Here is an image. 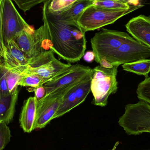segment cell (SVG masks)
Here are the masks:
<instances>
[{
	"instance_id": "6da1fadb",
	"label": "cell",
	"mask_w": 150,
	"mask_h": 150,
	"mask_svg": "<svg viewBox=\"0 0 150 150\" xmlns=\"http://www.w3.org/2000/svg\"><path fill=\"white\" fill-rule=\"evenodd\" d=\"M50 1L45 3L43 14L46 18L51 37V49L68 62L79 61L86 49L85 33L78 24L59 21L47 12Z\"/></svg>"
},
{
	"instance_id": "7a4b0ae2",
	"label": "cell",
	"mask_w": 150,
	"mask_h": 150,
	"mask_svg": "<svg viewBox=\"0 0 150 150\" xmlns=\"http://www.w3.org/2000/svg\"><path fill=\"white\" fill-rule=\"evenodd\" d=\"M44 24L37 30H23L15 41L29 59L51 50L52 43L46 18L43 14Z\"/></svg>"
},
{
	"instance_id": "3957f363",
	"label": "cell",
	"mask_w": 150,
	"mask_h": 150,
	"mask_svg": "<svg viewBox=\"0 0 150 150\" xmlns=\"http://www.w3.org/2000/svg\"><path fill=\"white\" fill-rule=\"evenodd\" d=\"M143 5H136L127 9L114 10L90 6L83 12L77 23L84 32L94 30L113 23L119 18L129 14Z\"/></svg>"
},
{
	"instance_id": "277c9868",
	"label": "cell",
	"mask_w": 150,
	"mask_h": 150,
	"mask_svg": "<svg viewBox=\"0 0 150 150\" xmlns=\"http://www.w3.org/2000/svg\"><path fill=\"white\" fill-rule=\"evenodd\" d=\"M118 67L116 66L112 69H106L98 66L93 69L91 83V91L94 97L92 102L93 105L105 106L109 96L117 92Z\"/></svg>"
},
{
	"instance_id": "5b68a950",
	"label": "cell",
	"mask_w": 150,
	"mask_h": 150,
	"mask_svg": "<svg viewBox=\"0 0 150 150\" xmlns=\"http://www.w3.org/2000/svg\"><path fill=\"white\" fill-rule=\"evenodd\" d=\"M118 122L129 135L150 133V104L142 100L136 104H128Z\"/></svg>"
},
{
	"instance_id": "8992f818",
	"label": "cell",
	"mask_w": 150,
	"mask_h": 150,
	"mask_svg": "<svg viewBox=\"0 0 150 150\" xmlns=\"http://www.w3.org/2000/svg\"><path fill=\"white\" fill-rule=\"evenodd\" d=\"M28 65L23 74L37 75L48 82L68 70L72 66L70 63L66 64L57 59L52 49L29 59Z\"/></svg>"
},
{
	"instance_id": "52a82bcc",
	"label": "cell",
	"mask_w": 150,
	"mask_h": 150,
	"mask_svg": "<svg viewBox=\"0 0 150 150\" xmlns=\"http://www.w3.org/2000/svg\"><path fill=\"white\" fill-rule=\"evenodd\" d=\"M81 80L57 89L37 102L34 129L44 128L53 120L54 116L62 103L65 95Z\"/></svg>"
},
{
	"instance_id": "ba28073f",
	"label": "cell",
	"mask_w": 150,
	"mask_h": 150,
	"mask_svg": "<svg viewBox=\"0 0 150 150\" xmlns=\"http://www.w3.org/2000/svg\"><path fill=\"white\" fill-rule=\"evenodd\" d=\"M130 37L124 32L102 29L91 40L95 61L99 63L102 59H106Z\"/></svg>"
},
{
	"instance_id": "9c48e42d",
	"label": "cell",
	"mask_w": 150,
	"mask_h": 150,
	"mask_svg": "<svg viewBox=\"0 0 150 150\" xmlns=\"http://www.w3.org/2000/svg\"><path fill=\"white\" fill-rule=\"evenodd\" d=\"M33 29L22 17L12 0H4L2 16V32L4 46L8 41L15 40L18 34L23 30Z\"/></svg>"
},
{
	"instance_id": "30bf717a",
	"label": "cell",
	"mask_w": 150,
	"mask_h": 150,
	"mask_svg": "<svg viewBox=\"0 0 150 150\" xmlns=\"http://www.w3.org/2000/svg\"><path fill=\"white\" fill-rule=\"evenodd\" d=\"M93 70V69L83 65H72L68 70L43 85L46 90V95L57 89L81 80Z\"/></svg>"
},
{
	"instance_id": "8fae6325",
	"label": "cell",
	"mask_w": 150,
	"mask_h": 150,
	"mask_svg": "<svg viewBox=\"0 0 150 150\" xmlns=\"http://www.w3.org/2000/svg\"><path fill=\"white\" fill-rule=\"evenodd\" d=\"M3 58L5 66L10 71L23 74L29 67L26 58L15 40L8 41L5 46Z\"/></svg>"
},
{
	"instance_id": "7c38bea8",
	"label": "cell",
	"mask_w": 150,
	"mask_h": 150,
	"mask_svg": "<svg viewBox=\"0 0 150 150\" xmlns=\"http://www.w3.org/2000/svg\"><path fill=\"white\" fill-rule=\"evenodd\" d=\"M126 28L133 38L150 48V16L141 15L132 18Z\"/></svg>"
},
{
	"instance_id": "4fadbf2b",
	"label": "cell",
	"mask_w": 150,
	"mask_h": 150,
	"mask_svg": "<svg viewBox=\"0 0 150 150\" xmlns=\"http://www.w3.org/2000/svg\"><path fill=\"white\" fill-rule=\"evenodd\" d=\"M36 101L34 97H30L25 101L19 118L20 127L25 133L34 130L36 115Z\"/></svg>"
},
{
	"instance_id": "5bb4252c",
	"label": "cell",
	"mask_w": 150,
	"mask_h": 150,
	"mask_svg": "<svg viewBox=\"0 0 150 150\" xmlns=\"http://www.w3.org/2000/svg\"><path fill=\"white\" fill-rule=\"evenodd\" d=\"M95 1V0H78L67 10L58 15H52L59 21L78 24V20L84 11L88 7L94 5Z\"/></svg>"
},
{
	"instance_id": "9a60e30c",
	"label": "cell",
	"mask_w": 150,
	"mask_h": 150,
	"mask_svg": "<svg viewBox=\"0 0 150 150\" xmlns=\"http://www.w3.org/2000/svg\"><path fill=\"white\" fill-rule=\"evenodd\" d=\"M18 91L8 95L0 94V121L9 124L15 115L16 104L18 98Z\"/></svg>"
},
{
	"instance_id": "2e32d148",
	"label": "cell",
	"mask_w": 150,
	"mask_h": 150,
	"mask_svg": "<svg viewBox=\"0 0 150 150\" xmlns=\"http://www.w3.org/2000/svg\"><path fill=\"white\" fill-rule=\"evenodd\" d=\"M93 70L80 80L74 87L76 96V106L84 102L91 91V83Z\"/></svg>"
},
{
	"instance_id": "e0dca14e",
	"label": "cell",
	"mask_w": 150,
	"mask_h": 150,
	"mask_svg": "<svg viewBox=\"0 0 150 150\" xmlns=\"http://www.w3.org/2000/svg\"><path fill=\"white\" fill-rule=\"evenodd\" d=\"M75 86L70 90L64 96L62 103L61 104L60 106L54 116L53 120L62 116L75 108L76 107Z\"/></svg>"
},
{
	"instance_id": "ac0fdd59",
	"label": "cell",
	"mask_w": 150,
	"mask_h": 150,
	"mask_svg": "<svg viewBox=\"0 0 150 150\" xmlns=\"http://www.w3.org/2000/svg\"><path fill=\"white\" fill-rule=\"evenodd\" d=\"M123 70L139 75L148 76L150 72V59L138 61L132 63H126L122 66Z\"/></svg>"
},
{
	"instance_id": "d6986e66",
	"label": "cell",
	"mask_w": 150,
	"mask_h": 150,
	"mask_svg": "<svg viewBox=\"0 0 150 150\" xmlns=\"http://www.w3.org/2000/svg\"><path fill=\"white\" fill-rule=\"evenodd\" d=\"M78 0H51L47 7V12L53 15H58L71 8Z\"/></svg>"
},
{
	"instance_id": "ffe728a7",
	"label": "cell",
	"mask_w": 150,
	"mask_h": 150,
	"mask_svg": "<svg viewBox=\"0 0 150 150\" xmlns=\"http://www.w3.org/2000/svg\"><path fill=\"white\" fill-rule=\"evenodd\" d=\"M48 80L37 75L23 74L19 86L24 87L36 88L43 85Z\"/></svg>"
},
{
	"instance_id": "44dd1931",
	"label": "cell",
	"mask_w": 150,
	"mask_h": 150,
	"mask_svg": "<svg viewBox=\"0 0 150 150\" xmlns=\"http://www.w3.org/2000/svg\"><path fill=\"white\" fill-rule=\"evenodd\" d=\"M93 6L102 8L114 10L127 9L131 7L129 4L114 0H95Z\"/></svg>"
},
{
	"instance_id": "7402d4cb",
	"label": "cell",
	"mask_w": 150,
	"mask_h": 150,
	"mask_svg": "<svg viewBox=\"0 0 150 150\" xmlns=\"http://www.w3.org/2000/svg\"><path fill=\"white\" fill-rule=\"evenodd\" d=\"M23 76V74L9 70L6 76V81L10 93L13 94L18 91V86Z\"/></svg>"
},
{
	"instance_id": "603a6c76",
	"label": "cell",
	"mask_w": 150,
	"mask_h": 150,
	"mask_svg": "<svg viewBox=\"0 0 150 150\" xmlns=\"http://www.w3.org/2000/svg\"><path fill=\"white\" fill-rule=\"evenodd\" d=\"M137 93L138 98L150 104V77H146L145 79L139 84Z\"/></svg>"
},
{
	"instance_id": "cb8c5ba5",
	"label": "cell",
	"mask_w": 150,
	"mask_h": 150,
	"mask_svg": "<svg viewBox=\"0 0 150 150\" xmlns=\"http://www.w3.org/2000/svg\"><path fill=\"white\" fill-rule=\"evenodd\" d=\"M8 71L4 63L3 57L0 54V94L2 95L10 93L6 81V76Z\"/></svg>"
},
{
	"instance_id": "d4e9b609",
	"label": "cell",
	"mask_w": 150,
	"mask_h": 150,
	"mask_svg": "<svg viewBox=\"0 0 150 150\" xmlns=\"http://www.w3.org/2000/svg\"><path fill=\"white\" fill-rule=\"evenodd\" d=\"M11 137L10 128L6 123H0V150H3L10 142Z\"/></svg>"
},
{
	"instance_id": "484cf974",
	"label": "cell",
	"mask_w": 150,
	"mask_h": 150,
	"mask_svg": "<svg viewBox=\"0 0 150 150\" xmlns=\"http://www.w3.org/2000/svg\"><path fill=\"white\" fill-rule=\"evenodd\" d=\"M51 0H12L18 8L23 12H26L36 5L50 1Z\"/></svg>"
},
{
	"instance_id": "4316f807",
	"label": "cell",
	"mask_w": 150,
	"mask_h": 150,
	"mask_svg": "<svg viewBox=\"0 0 150 150\" xmlns=\"http://www.w3.org/2000/svg\"><path fill=\"white\" fill-rule=\"evenodd\" d=\"M30 89H32L31 91L34 92V98L36 100V103L40 101L46 96V90L43 85L36 88H31Z\"/></svg>"
},
{
	"instance_id": "83f0119b",
	"label": "cell",
	"mask_w": 150,
	"mask_h": 150,
	"mask_svg": "<svg viewBox=\"0 0 150 150\" xmlns=\"http://www.w3.org/2000/svg\"><path fill=\"white\" fill-rule=\"evenodd\" d=\"M84 59L85 61L88 62H91L95 59V55L93 52L88 51L85 53L84 55L83 56Z\"/></svg>"
},
{
	"instance_id": "f1b7e54d",
	"label": "cell",
	"mask_w": 150,
	"mask_h": 150,
	"mask_svg": "<svg viewBox=\"0 0 150 150\" xmlns=\"http://www.w3.org/2000/svg\"><path fill=\"white\" fill-rule=\"evenodd\" d=\"M99 64H100V66H101L102 67L105 68L112 69L115 67V66H113L108 61L105 59H102L100 60L99 62Z\"/></svg>"
},
{
	"instance_id": "f546056e",
	"label": "cell",
	"mask_w": 150,
	"mask_h": 150,
	"mask_svg": "<svg viewBox=\"0 0 150 150\" xmlns=\"http://www.w3.org/2000/svg\"><path fill=\"white\" fill-rule=\"evenodd\" d=\"M114 1H118L126 3L129 4L130 0H114Z\"/></svg>"
},
{
	"instance_id": "4dcf8cb0",
	"label": "cell",
	"mask_w": 150,
	"mask_h": 150,
	"mask_svg": "<svg viewBox=\"0 0 150 150\" xmlns=\"http://www.w3.org/2000/svg\"><path fill=\"white\" fill-rule=\"evenodd\" d=\"M118 144H119V142H117L116 144H115V145L114 147V148H113L111 150H115L116 149V147H117V146H118Z\"/></svg>"
},
{
	"instance_id": "1f68e13d",
	"label": "cell",
	"mask_w": 150,
	"mask_h": 150,
	"mask_svg": "<svg viewBox=\"0 0 150 150\" xmlns=\"http://www.w3.org/2000/svg\"><path fill=\"white\" fill-rule=\"evenodd\" d=\"M1 121H0V123H1Z\"/></svg>"
}]
</instances>
